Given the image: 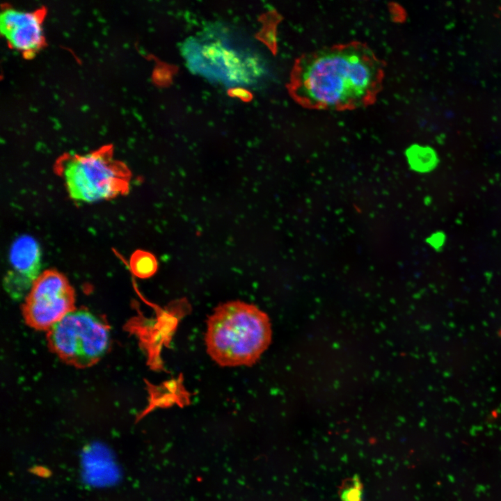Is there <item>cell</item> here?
I'll use <instances>...</instances> for the list:
<instances>
[{
  "instance_id": "1",
  "label": "cell",
  "mask_w": 501,
  "mask_h": 501,
  "mask_svg": "<svg viewBox=\"0 0 501 501\" xmlns=\"http://www.w3.org/2000/svg\"><path fill=\"white\" fill-rule=\"evenodd\" d=\"M383 64L366 45L353 42L301 56L289 90L310 109L344 110L372 103L381 90Z\"/></svg>"
},
{
  "instance_id": "2",
  "label": "cell",
  "mask_w": 501,
  "mask_h": 501,
  "mask_svg": "<svg viewBox=\"0 0 501 501\" xmlns=\"http://www.w3.org/2000/svg\"><path fill=\"white\" fill-rule=\"evenodd\" d=\"M181 52L192 72L229 88L260 86L271 74L257 47L239 30L223 23L207 24L189 37Z\"/></svg>"
},
{
  "instance_id": "3",
  "label": "cell",
  "mask_w": 501,
  "mask_h": 501,
  "mask_svg": "<svg viewBox=\"0 0 501 501\" xmlns=\"http://www.w3.org/2000/svg\"><path fill=\"white\" fill-rule=\"evenodd\" d=\"M271 340L269 318L253 304L226 302L215 308L207 321V351L221 366L253 365Z\"/></svg>"
},
{
  "instance_id": "4",
  "label": "cell",
  "mask_w": 501,
  "mask_h": 501,
  "mask_svg": "<svg viewBox=\"0 0 501 501\" xmlns=\"http://www.w3.org/2000/svg\"><path fill=\"white\" fill-rule=\"evenodd\" d=\"M58 172L71 199L82 203L123 194L130 178L127 168L107 150L67 156L60 162Z\"/></svg>"
},
{
  "instance_id": "5",
  "label": "cell",
  "mask_w": 501,
  "mask_h": 501,
  "mask_svg": "<svg viewBox=\"0 0 501 501\" xmlns=\"http://www.w3.org/2000/svg\"><path fill=\"white\" fill-rule=\"evenodd\" d=\"M51 350L66 363L88 367L98 362L110 345V331L100 318L85 310H74L47 331Z\"/></svg>"
},
{
  "instance_id": "6",
  "label": "cell",
  "mask_w": 501,
  "mask_h": 501,
  "mask_svg": "<svg viewBox=\"0 0 501 501\" xmlns=\"http://www.w3.org/2000/svg\"><path fill=\"white\" fill-rule=\"evenodd\" d=\"M74 290L67 279L56 270L42 273L25 298L22 314L26 323L39 331H48L74 310Z\"/></svg>"
},
{
  "instance_id": "7",
  "label": "cell",
  "mask_w": 501,
  "mask_h": 501,
  "mask_svg": "<svg viewBox=\"0 0 501 501\" xmlns=\"http://www.w3.org/2000/svg\"><path fill=\"white\" fill-rule=\"evenodd\" d=\"M9 269L3 285L15 300L26 298L33 283L42 274V250L33 236L22 234L12 241L8 250Z\"/></svg>"
},
{
  "instance_id": "8",
  "label": "cell",
  "mask_w": 501,
  "mask_h": 501,
  "mask_svg": "<svg viewBox=\"0 0 501 501\" xmlns=\"http://www.w3.org/2000/svg\"><path fill=\"white\" fill-rule=\"evenodd\" d=\"M42 22L38 11L7 8L1 13V32L13 49L33 54L43 43Z\"/></svg>"
},
{
  "instance_id": "9",
  "label": "cell",
  "mask_w": 501,
  "mask_h": 501,
  "mask_svg": "<svg viewBox=\"0 0 501 501\" xmlns=\"http://www.w3.org/2000/svg\"><path fill=\"white\" fill-rule=\"evenodd\" d=\"M407 161L412 170L418 173H428L438 163L436 151L429 147L413 145L406 151Z\"/></svg>"
},
{
  "instance_id": "10",
  "label": "cell",
  "mask_w": 501,
  "mask_h": 501,
  "mask_svg": "<svg viewBox=\"0 0 501 501\" xmlns=\"http://www.w3.org/2000/svg\"><path fill=\"white\" fill-rule=\"evenodd\" d=\"M130 267L136 276L147 278L156 273L158 264L155 256L150 252L137 250L131 257Z\"/></svg>"
},
{
  "instance_id": "11",
  "label": "cell",
  "mask_w": 501,
  "mask_h": 501,
  "mask_svg": "<svg viewBox=\"0 0 501 501\" xmlns=\"http://www.w3.org/2000/svg\"><path fill=\"white\" fill-rule=\"evenodd\" d=\"M339 495L341 501H363V485L358 476L344 480Z\"/></svg>"
},
{
  "instance_id": "12",
  "label": "cell",
  "mask_w": 501,
  "mask_h": 501,
  "mask_svg": "<svg viewBox=\"0 0 501 501\" xmlns=\"http://www.w3.org/2000/svg\"><path fill=\"white\" fill-rule=\"evenodd\" d=\"M274 16L273 13H267L261 17L262 27L257 34V38L264 43L271 51L276 50V33L275 24L273 23Z\"/></svg>"
},
{
  "instance_id": "13",
  "label": "cell",
  "mask_w": 501,
  "mask_h": 501,
  "mask_svg": "<svg viewBox=\"0 0 501 501\" xmlns=\"http://www.w3.org/2000/svg\"><path fill=\"white\" fill-rule=\"evenodd\" d=\"M228 93L230 97L239 99L244 102H249L253 98V95L250 91L244 87L229 88Z\"/></svg>"
},
{
  "instance_id": "14",
  "label": "cell",
  "mask_w": 501,
  "mask_h": 501,
  "mask_svg": "<svg viewBox=\"0 0 501 501\" xmlns=\"http://www.w3.org/2000/svg\"><path fill=\"white\" fill-rule=\"evenodd\" d=\"M427 241L434 248H439L445 242V235L440 232L435 233L428 239Z\"/></svg>"
}]
</instances>
